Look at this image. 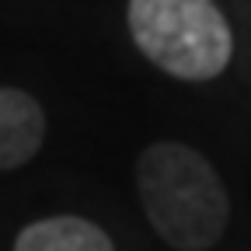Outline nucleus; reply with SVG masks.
I'll list each match as a JSON object with an SVG mask.
<instances>
[{
    "instance_id": "2",
    "label": "nucleus",
    "mask_w": 251,
    "mask_h": 251,
    "mask_svg": "<svg viewBox=\"0 0 251 251\" xmlns=\"http://www.w3.org/2000/svg\"><path fill=\"white\" fill-rule=\"evenodd\" d=\"M136 49L178 80H213L234 56L230 25L213 0H129Z\"/></svg>"
},
{
    "instance_id": "4",
    "label": "nucleus",
    "mask_w": 251,
    "mask_h": 251,
    "mask_svg": "<svg viewBox=\"0 0 251 251\" xmlns=\"http://www.w3.org/2000/svg\"><path fill=\"white\" fill-rule=\"evenodd\" d=\"M14 251H115L112 237L84 216H46L28 224Z\"/></svg>"
},
{
    "instance_id": "1",
    "label": "nucleus",
    "mask_w": 251,
    "mask_h": 251,
    "mask_svg": "<svg viewBox=\"0 0 251 251\" xmlns=\"http://www.w3.org/2000/svg\"><path fill=\"white\" fill-rule=\"evenodd\" d=\"M150 227L175 251H206L227 230L230 199L216 168L185 143H150L136 161Z\"/></svg>"
},
{
    "instance_id": "3",
    "label": "nucleus",
    "mask_w": 251,
    "mask_h": 251,
    "mask_svg": "<svg viewBox=\"0 0 251 251\" xmlns=\"http://www.w3.org/2000/svg\"><path fill=\"white\" fill-rule=\"evenodd\" d=\"M46 112L28 91L0 87V171L28 164L42 150Z\"/></svg>"
}]
</instances>
